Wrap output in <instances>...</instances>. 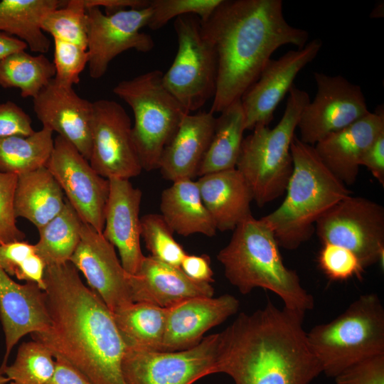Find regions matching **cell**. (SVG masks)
I'll list each match as a JSON object with an SVG mask.
<instances>
[{
  "label": "cell",
  "instance_id": "1",
  "mask_svg": "<svg viewBox=\"0 0 384 384\" xmlns=\"http://www.w3.org/2000/svg\"><path fill=\"white\" fill-rule=\"evenodd\" d=\"M46 300L48 329L33 340L78 369L91 384H126L122 361L126 344L111 311L83 284L70 262L47 266Z\"/></svg>",
  "mask_w": 384,
  "mask_h": 384
},
{
  "label": "cell",
  "instance_id": "2",
  "mask_svg": "<svg viewBox=\"0 0 384 384\" xmlns=\"http://www.w3.org/2000/svg\"><path fill=\"white\" fill-rule=\"evenodd\" d=\"M201 22L218 63L213 114L240 100L277 49L284 45L300 49L309 39L307 31L286 21L281 0H222Z\"/></svg>",
  "mask_w": 384,
  "mask_h": 384
},
{
  "label": "cell",
  "instance_id": "3",
  "mask_svg": "<svg viewBox=\"0 0 384 384\" xmlns=\"http://www.w3.org/2000/svg\"><path fill=\"white\" fill-rule=\"evenodd\" d=\"M304 314L271 301L240 313L219 333L216 373L235 384H309L321 373L303 327Z\"/></svg>",
  "mask_w": 384,
  "mask_h": 384
},
{
  "label": "cell",
  "instance_id": "4",
  "mask_svg": "<svg viewBox=\"0 0 384 384\" xmlns=\"http://www.w3.org/2000/svg\"><path fill=\"white\" fill-rule=\"evenodd\" d=\"M217 255L225 277L242 294L262 288L280 297L284 307L305 314L314 299L294 270L284 264L274 233L265 220L252 215L233 230Z\"/></svg>",
  "mask_w": 384,
  "mask_h": 384
},
{
  "label": "cell",
  "instance_id": "5",
  "mask_svg": "<svg viewBox=\"0 0 384 384\" xmlns=\"http://www.w3.org/2000/svg\"><path fill=\"white\" fill-rule=\"evenodd\" d=\"M293 170L282 204L262 217L279 247L297 249L311 238L319 218L351 191L321 162L314 146L294 136L290 146Z\"/></svg>",
  "mask_w": 384,
  "mask_h": 384
},
{
  "label": "cell",
  "instance_id": "6",
  "mask_svg": "<svg viewBox=\"0 0 384 384\" xmlns=\"http://www.w3.org/2000/svg\"><path fill=\"white\" fill-rule=\"evenodd\" d=\"M286 107L274 128L257 125L243 139L235 169L249 186L253 201L262 207L282 196L293 170L292 141L309 94L294 85Z\"/></svg>",
  "mask_w": 384,
  "mask_h": 384
},
{
  "label": "cell",
  "instance_id": "7",
  "mask_svg": "<svg viewBox=\"0 0 384 384\" xmlns=\"http://www.w3.org/2000/svg\"><path fill=\"white\" fill-rule=\"evenodd\" d=\"M322 373L335 378L349 366L384 353V309L376 294L361 295L332 321L306 332Z\"/></svg>",
  "mask_w": 384,
  "mask_h": 384
},
{
  "label": "cell",
  "instance_id": "8",
  "mask_svg": "<svg viewBox=\"0 0 384 384\" xmlns=\"http://www.w3.org/2000/svg\"><path fill=\"white\" fill-rule=\"evenodd\" d=\"M163 73L151 70L118 82L113 92L132 109L133 142L141 165L147 171L159 169L164 150L189 112L163 83Z\"/></svg>",
  "mask_w": 384,
  "mask_h": 384
},
{
  "label": "cell",
  "instance_id": "9",
  "mask_svg": "<svg viewBox=\"0 0 384 384\" xmlns=\"http://www.w3.org/2000/svg\"><path fill=\"white\" fill-rule=\"evenodd\" d=\"M174 27L178 50L162 80L165 87L190 113L201 109L215 95L217 58L202 32L199 17L193 14L177 17Z\"/></svg>",
  "mask_w": 384,
  "mask_h": 384
},
{
  "label": "cell",
  "instance_id": "10",
  "mask_svg": "<svg viewBox=\"0 0 384 384\" xmlns=\"http://www.w3.org/2000/svg\"><path fill=\"white\" fill-rule=\"evenodd\" d=\"M315 232L323 244L354 253L364 268L383 262L384 208L363 197L349 196L316 221Z\"/></svg>",
  "mask_w": 384,
  "mask_h": 384
},
{
  "label": "cell",
  "instance_id": "11",
  "mask_svg": "<svg viewBox=\"0 0 384 384\" xmlns=\"http://www.w3.org/2000/svg\"><path fill=\"white\" fill-rule=\"evenodd\" d=\"M219 333L180 351H161L127 347L122 361L126 384H192L216 373Z\"/></svg>",
  "mask_w": 384,
  "mask_h": 384
},
{
  "label": "cell",
  "instance_id": "12",
  "mask_svg": "<svg viewBox=\"0 0 384 384\" xmlns=\"http://www.w3.org/2000/svg\"><path fill=\"white\" fill-rule=\"evenodd\" d=\"M87 16V65L93 79L101 78L112 60L122 53L130 49L147 53L154 47L152 37L141 31L151 16L149 5L109 14L99 7H90Z\"/></svg>",
  "mask_w": 384,
  "mask_h": 384
},
{
  "label": "cell",
  "instance_id": "13",
  "mask_svg": "<svg viewBox=\"0 0 384 384\" xmlns=\"http://www.w3.org/2000/svg\"><path fill=\"white\" fill-rule=\"evenodd\" d=\"M46 167L82 221L102 233L110 181L99 175L79 151L58 135Z\"/></svg>",
  "mask_w": 384,
  "mask_h": 384
},
{
  "label": "cell",
  "instance_id": "14",
  "mask_svg": "<svg viewBox=\"0 0 384 384\" xmlns=\"http://www.w3.org/2000/svg\"><path fill=\"white\" fill-rule=\"evenodd\" d=\"M93 103L89 162L107 178L129 179L143 170L132 135L131 119L118 102L101 99Z\"/></svg>",
  "mask_w": 384,
  "mask_h": 384
},
{
  "label": "cell",
  "instance_id": "15",
  "mask_svg": "<svg viewBox=\"0 0 384 384\" xmlns=\"http://www.w3.org/2000/svg\"><path fill=\"white\" fill-rule=\"evenodd\" d=\"M314 78L316 96L304 107L297 126L299 139L311 146L370 112L359 85L341 75L315 72Z\"/></svg>",
  "mask_w": 384,
  "mask_h": 384
},
{
  "label": "cell",
  "instance_id": "16",
  "mask_svg": "<svg viewBox=\"0 0 384 384\" xmlns=\"http://www.w3.org/2000/svg\"><path fill=\"white\" fill-rule=\"evenodd\" d=\"M70 262L83 274L89 287L112 314L133 303L129 274L102 233L83 223L80 242Z\"/></svg>",
  "mask_w": 384,
  "mask_h": 384
},
{
  "label": "cell",
  "instance_id": "17",
  "mask_svg": "<svg viewBox=\"0 0 384 384\" xmlns=\"http://www.w3.org/2000/svg\"><path fill=\"white\" fill-rule=\"evenodd\" d=\"M321 46V41L315 38L302 48L289 50L267 62L257 80L240 98L245 130H252L257 125H269L298 73L314 60Z\"/></svg>",
  "mask_w": 384,
  "mask_h": 384
},
{
  "label": "cell",
  "instance_id": "18",
  "mask_svg": "<svg viewBox=\"0 0 384 384\" xmlns=\"http://www.w3.org/2000/svg\"><path fill=\"white\" fill-rule=\"evenodd\" d=\"M33 102L43 127L58 133L89 161L93 103L54 78L33 98Z\"/></svg>",
  "mask_w": 384,
  "mask_h": 384
},
{
  "label": "cell",
  "instance_id": "19",
  "mask_svg": "<svg viewBox=\"0 0 384 384\" xmlns=\"http://www.w3.org/2000/svg\"><path fill=\"white\" fill-rule=\"evenodd\" d=\"M103 236L118 250L121 264L135 274L144 258L140 245L139 210L142 192L129 179L110 178Z\"/></svg>",
  "mask_w": 384,
  "mask_h": 384
},
{
  "label": "cell",
  "instance_id": "20",
  "mask_svg": "<svg viewBox=\"0 0 384 384\" xmlns=\"http://www.w3.org/2000/svg\"><path fill=\"white\" fill-rule=\"evenodd\" d=\"M0 319L6 345L1 370L19 340L27 334L46 331L50 319L44 291L33 282H15L1 267Z\"/></svg>",
  "mask_w": 384,
  "mask_h": 384
},
{
  "label": "cell",
  "instance_id": "21",
  "mask_svg": "<svg viewBox=\"0 0 384 384\" xmlns=\"http://www.w3.org/2000/svg\"><path fill=\"white\" fill-rule=\"evenodd\" d=\"M383 132L384 110L379 106L349 126L329 134L314 148L330 172L350 186L357 179L364 154Z\"/></svg>",
  "mask_w": 384,
  "mask_h": 384
},
{
  "label": "cell",
  "instance_id": "22",
  "mask_svg": "<svg viewBox=\"0 0 384 384\" xmlns=\"http://www.w3.org/2000/svg\"><path fill=\"white\" fill-rule=\"evenodd\" d=\"M240 303L228 294L194 297L168 308L161 351H174L198 344L210 329L235 314Z\"/></svg>",
  "mask_w": 384,
  "mask_h": 384
},
{
  "label": "cell",
  "instance_id": "23",
  "mask_svg": "<svg viewBox=\"0 0 384 384\" xmlns=\"http://www.w3.org/2000/svg\"><path fill=\"white\" fill-rule=\"evenodd\" d=\"M133 302L169 308L186 299L213 297L210 283L195 281L181 269L145 256L137 272L129 277Z\"/></svg>",
  "mask_w": 384,
  "mask_h": 384
},
{
  "label": "cell",
  "instance_id": "24",
  "mask_svg": "<svg viewBox=\"0 0 384 384\" xmlns=\"http://www.w3.org/2000/svg\"><path fill=\"white\" fill-rule=\"evenodd\" d=\"M215 117L209 112L187 114L161 157L159 169L172 182L193 179L211 141Z\"/></svg>",
  "mask_w": 384,
  "mask_h": 384
},
{
  "label": "cell",
  "instance_id": "25",
  "mask_svg": "<svg viewBox=\"0 0 384 384\" xmlns=\"http://www.w3.org/2000/svg\"><path fill=\"white\" fill-rule=\"evenodd\" d=\"M196 182L202 201L217 230H233L252 215L253 196L236 169L203 175Z\"/></svg>",
  "mask_w": 384,
  "mask_h": 384
},
{
  "label": "cell",
  "instance_id": "26",
  "mask_svg": "<svg viewBox=\"0 0 384 384\" xmlns=\"http://www.w3.org/2000/svg\"><path fill=\"white\" fill-rule=\"evenodd\" d=\"M161 215L173 233L187 237L200 233L215 235L217 229L204 206L196 181L180 180L163 191L160 203Z\"/></svg>",
  "mask_w": 384,
  "mask_h": 384
},
{
  "label": "cell",
  "instance_id": "27",
  "mask_svg": "<svg viewBox=\"0 0 384 384\" xmlns=\"http://www.w3.org/2000/svg\"><path fill=\"white\" fill-rule=\"evenodd\" d=\"M65 201L60 186L46 166L17 176L16 216L28 220L38 230L63 210Z\"/></svg>",
  "mask_w": 384,
  "mask_h": 384
},
{
  "label": "cell",
  "instance_id": "28",
  "mask_svg": "<svg viewBox=\"0 0 384 384\" xmlns=\"http://www.w3.org/2000/svg\"><path fill=\"white\" fill-rule=\"evenodd\" d=\"M60 0H1L0 32L23 41L33 53L45 54L50 42L41 23L49 11L63 6Z\"/></svg>",
  "mask_w": 384,
  "mask_h": 384
},
{
  "label": "cell",
  "instance_id": "29",
  "mask_svg": "<svg viewBox=\"0 0 384 384\" xmlns=\"http://www.w3.org/2000/svg\"><path fill=\"white\" fill-rule=\"evenodd\" d=\"M245 130V115L238 100L215 117L213 137L197 176L235 169Z\"/></svg>",
  "mask_w": 384,
  "mask_h": 384
},
{
  "label": "cell",
  "instance_id": "30",
  "mask_svg": "<svg viewBox=\"0 0 384 384\" xmlns=\"http://www.w3.org/2000/svg\"><path fill=\"white\" fill-rule=\"evenodd\" d=\"M168 308L133 302L112 314L127 347L161 351Z\"/></svg>",
  "mask_w": 384,
  "mask_h": 384
},
{
  "label": "cell",
  "instance_id": "31",
  "mask_svg": "<svg viewBox=\"0 0 384 384\" xmlns=\"http://www.w3.org/2000/svg\"><path fill=\"white\" fill-rule=\"evenodd\" d=\"M83 222L66 200L63 210L38 230L36 253L46 267L70 262L80 240Z\"/></svg>",
  "mask_w": 384,
  "mask_h": 384
},
{
  "label": "cell",
  "instance_id": "32",
  "mask_svg": "<svg viewBox=\"0 0 384 384\" xmlns=\"http://www.w3.org/2000/svg\"><path fill=\"white\" fill-rule=\"evenodd\" d=\"M53 144V132L44 127L26 137L0 138V172L18 176L46 166Z\"/></svg>",
  "mask_w": 384,
  "mask_h": 384
},
{
  "label": "cell",
  "instance_id": "33",
  "mask_svg": "<svg viewBox=\"0 0 384 384\" xmlns=\"http://www.w3.org/2000/svg\"><path fill=\"white\" fill-rule=\"evenodd\" d=\"M55 67L44 54L14 53L0 61V86L16 88L23 97L34 98L54 78Z\"/></svg>",
  "mask_w": 384,
  "mask_h": 384
},
{
  "label": "cell",
  "instance_id": "34",
  "mask_svg": "<svg viewBox=\"0 0 384 384\" xmlns=\"http://www.w3.org/2000/svg\"><path fill=\"white\" fill-rule=\"evenodd\" d=\"M55 367V358L50 349L33 340L20 345L14 361L0 373L13 384H47Z\"/></svg>",
  "mask_w": 384,
  "mask_h": 384
},
{
  "label": "cell",
  "instance_id": "35",
  "mask_svg": "<svg viewBox=\"0 0 384 384\" xmlns=\"http://www.w3.org/2000/svg\"><path fill=\"white\" fill-rule=\"evenodd\" d=\"M87 23L83 0H69L63 6L48 12L42 18L41 27L53 38L87 48Z\"/></svg>",
  "mask_w": 384,
  "mask_h": 384
},
{
  "label": "cell",
  "instance_id": "36",
  "mask_svg": "<svg viewBox=\"0 0 384 384\" xmlns=\"http://www.w3.org/2000/svg\"><path fill=\"white\" fill-rule=\"evenodd\" d=\"M0 267L9 276L35 283L44 290L46 265L34 245L24 240L0 244Z\"/></svg>",
  "mask_w": 384,
  "mask_h": 384
},
{
  "label": "cell",
  "instance_id": "37",
  "mask_svg": "<svg viewBox=\"0 0 384 384\" xmlns=\"http://www.w3.org/2000/svg\"><path fill=\"white\" fill-rule=\"evenodd\" d=\"M173 231L161 214L149 213L140 218V234L150 256L166 264L180 267L187 254L174 238Z\"/></svg>",
  "mask_w": 384,
  "mask_h": 384
},
{
  "label": "cell",
  "instance_id": "38",
  "mask_svg": "<svg viewBox=\"0 0 384 384\" xmlns=\"http://www.w3.org/2000/svg\"><path fill=\"white\" fill-rule=\"evenodd\" d=\"M222 0H149L151 16L147 25L151 30L164 27L177 17L193 14L206 21Z\"/></svg>",
  "mask_w": 384,
  "mask_h": 384
},
{
  "label": "cell",
  "instance_id": "39",
  "mask_svg": "<svg viewBox=\"0 0 384 384\" xmlns=\"http://www.w3.org/2000/svg\"><path fill=\"white\" fill-rule=\"evenodd\" d=\"M53 41L54 79L63 85L73 87L79 83L80 75L88 64L87 48L56 38Z\"/></svg>",
  "mask_w": 384,
  "mask_h": 384
},
{
  "label": "cell",
  "instance_id": "40",
  "mask_svg": "<svg viewBox=\"0 0 384 384\" xmlns=\"http://www.w3.org/2000/svg\"><path fill=\"white\" fill-rule=\"evenodd\" d=\"M318 262L325 274L333 280H347L352 277L361 279L365 269L351 251L329 243L323 244Z\"/></svg>",
  "mask_w": 384,
  "mask_h": 384
},
{
  "label": "cell",
  "instance_id": "41",
  "mask_svg": "<svg viewBox=\"0 0 384 384\" xmlns=\"http://www.w3.org/2000/svg\"><path fill=\"white\" fill-rule=\"evenodd\" d=\"M17 176L0 172V244L23 240L26 235L16 225L14 193Z\"/></svg>",
  "mask_w": 384,
  "mask_h": 384
},
{
  "label": "cell",
  "instance_id": "42",
  "mask_svg": "<svg viewBox=\"0 0 384 384\" xmlns=\"http://www.w3.org/2000/svg\"><path fill=\"white\" fill-rule=\"evenodd\" d=\"M334 379L336 384H384V353L349 366Z\"/></svg>",
  "mask_w": 384,
  "mask_h": 384
},
{
  "label": "cell",
  "instance_id": "43",
  "mask_svg": "<svg viewBox=\"0 0 384 384\" xmlns=\"http://www.w3.org/2000/svg\"><path fill=\"white\" fill-rule=\"evenodd\" d=\"M34 132L30 116L21 107L11 100L0 103V138Z\"/></svg>",
  "mask_w": 384,
  "mask_h": 384
},
{
  "label": "cell",
  "instance_id": "44",
  "mask_svg": "<svg viewBox=\"0 0 384 384\" xmlns=\"http://www.w3.org/2000/svg\"><path fill=\"white\" fill-rule=\"evenodd\" d=\"M361 166H366L384 186V132L380 133L364 154Z\"/></svg>",
  "mask_w": 384,
  "mask_h": 384
},
{
  "label": "cell",
  "instance_id": "45",
  "mask_svg": "<svg viewBox=\"0 0 384 384\" xmlns=\"http://www.w3.org/2000/svg\"><path fill=\"white\" fill-rule=\"evenodd\" d=\"M181 269L191 279L201 282H213V272L210 265V258L206 255L186 254L183 259Z\"/></svg>",
  "mask_w": 384,
  "mask_h": 384
},
{
  "label": "cell",
  "instance_id": "46",
  "mask_svg": "<svg viewBox=\"0 0 384 384\" xmlns=\"http://www.w3.org/2000/svg\"><path fill=\"white\" fill-rule=\"evenodd\" d=\"M53 375L47 384H91L74 366L63 358L55 356Z\"/></svg>",
  "mask_w": 384,
  "mask_h": 384
},
{
  "label": "cell",
  "instance_id": "47",
  "mask_svg": "<svg viewBox=\"0 0 384 384\" xmlns=\"http://www.w3.org/2000/svg\"><path fill=\"white\" fill-rule=\"evenodd\" d=\"M86 9L90 7H103L105 13L125 9L145 8L149 5V0H83Z\"/></svg>",
  "mask_w": 384,
  "mask_h": 384
},
{
  "label": "cell",
  "instance_id": "48",
  "mask_svg": "<svg viewBox=\"0 0 384 384\" xmlns=\"http://www.w3.org/2000/svg\"><path fill=\"white\" fill-rule=\"evenodd\" d=\"M27 47L21 40L0 32V61L14 53L25 50Z\"/></svg>",
  "mask_w": 384,
  "mask_h": 384
},
{
  "label": "cell",
  "instance_id": "49",
  "mask_svg": "<svg viewBox=\"0 0 384 384\" xmlns=\"http://www.w3.org/2000/svg\"><path fill=\"white\" fill-rule=\"evenodd\" d=\"M383 4H378L375 8L373 10L372 13H371V16H373V17H381V14H383Z\"/></svg>",
  "mask_w": 384,
  "mask_h": 384
},
{
  "label": "cell",
  "instance_id": "50",
  "mask_svg": "<svg viewBox=\"0 0 384 384\" xmlns=\"http://www.w3.org/2000/svg\"><path fill=\"white\" fill-rule=\"evenodd\" d=\"M8 378L3 374L0 373V384H9Z\"/></svg>",
  "mask_w": 384,
  "mask_h": 384
},
{
  "label": "cell",
  "instance_id": "51",
  "mask_svg": "<svg viewBox=\"0 0 384 384\" xmlns=\"http://www.w3.org/2000/svg\"><path fill=\"white\" fill-rule=\"evenodd\" d=\"M10 384H12V383H10Z\"/></svg>",
  "mask_w": 384,
  "mask_h": 384
},
{
  "label": "cell",
  "instance_id": "52",
  "mask_svg": "<svg viewBox=\"0 0 384 384\" xmlns=\"http://www.w3.org/2000/svg\"><path fill=\"white\" fill-rule=\"evenodd\" d=\"M10 384V383H9Z\"/></svg>",
  "mask_w": 384,
  "mask_h": 384
},
{
  "label": "cell",
  "instance_id": "53",
  "mask_svg": "<svg viewBox=\"0 0 384 384\" xmlns=\"http://www.w3.org/2000/svg\"><path fill=\"white\" fill-rule=\"evenodd\" d=\"M13 384V383H12Z\"/></svg>",
  "mask_w": 384,
  "mask_h": 384
}]
</instances>
